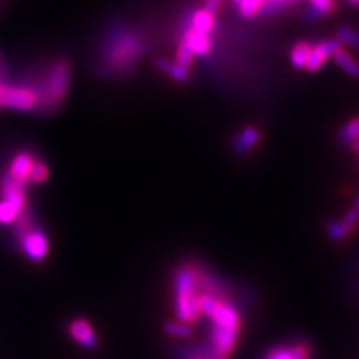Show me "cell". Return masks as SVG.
Segmentation results:
<instances>
[{
	"label": "cell",
	"mask_w": 359,
	"mask_h": 359,
	"mask_svg": "<svg viewBox=\"0 0 359 359\" xmlns=\"http://www.w3.org/2000/svg\"><path fill=\"white\" fill-rule=\"evenodd\" d=\"M311 48H313V42L310 41H300L293 45L289 53V60L292 63V66L295 69L306 68Z\"/></svg>",
	"instance_id": "obj_17"
},
{
	"label": "cell",
	"mask_w": 359,
	"mask_h": 359,
	"mask_svg": "<svg viewBox=\"0 0 359 359\" xmlns=\"http://www.w3.org/2000/svg\"><path fill=\"white\" fill-rule=\"evenodd\" d=\"M309 8L302 12L304 21L317 23L337 11V0H307Z\"/></svg>",
	"instance_id": "obj_13"
},
{
	"label": "cell",
	"mask_w": 359,
	"mask_h": 359,
	"mask_svg": "<svg viewBox=\"0 0 359 359\" xmlns=\"http://www.w3.org/2000/svg\"><path fill=\"white\" fill-rule=\"evenodd\" d=\"M326 232H328L329 238L335 243L343 241V239L347 238V234L344 232V229H343L342 223H340V220H331V222L326 225Z\"/></svg>",
	"instance_id": "obj_26"
},
{
	"label": "cell",
	"mask_w": 359,
	"mask_h": 359,
	"mask_svg": "<svg viewBox=\"0 0 359 359\" xmlns=\"http://www.w3.org/2000/svg\"><path fill=\"white\" fill-rule=\"evenodd\" d=\"M205 2V9L207 11H210L211 14H214L217 17V14L220 12V8H222V3L223 0H204Z\"/></svg>",
	"instance_id": "obj_27"
},
{
	"label": "cell",
	"mask_w": 359,
	"mask_h": 359,
	"mask_svg": "<svg viewBox=\"0 0 359 359\" xmlns=\"http://www.w3.org/2000/svg\"><path fill=\"white\" fill-rule=\"evenodd\" d=\"M68 334L73 342L82 349H86V351H96L99 346L98 334L93 325L84 317L72 319L68 324Z\"/></svg>",
	"instance_id": "obj_7"
},
{
	"label": "cell",
	"mask_w": 359,
	"mask_h": 359,
	"mask_svg": "<svg viewBox=\"0 0 359 359\" xmlns=\"http://www.w3.org/2000/svg\"><path fill=\"white\" fill-rule=\"evenodd\" d=\"M331 59H333L349 77L359 78V62L346 50V47L338 48Z\"/></svg>",
	"instance_id": "obj_16"
},
{
	"label": "cell",
	"mask_w": 359,
	"mask_h": 359,
	"mask_svg": "<svg viewBox=\"0 0 359 359\" xmlns=\"http://www.w3.org/2000/svg\"><path fill=\"white\" fill-rule=\"evenodd\" d=\"M343 45L337 38H329L325 41H320L317 44H313V48L310 53V57L307 60L306 68L304 71H307L310 73L319 72L322 68L325 66L326 62L334 56V53L342 48Z\"/></svg>",
	"instance_id": "obj_8"
},
{
	"label": "cell",
	"mask_w": 359,
	"mask_h": 359,
	"mask_svg": "<svg viewBox=\"0 0 359 359\" xmlns=\"http://www.w3.org/2000/svg\"><path fill=\"white\" fill-rule=\"evenodd\" d=\"M349 3H351L352 6H356V8H359V0H347Z\"/></svg>",
	"instance_id": "obj_30"
},
{
	"label": "cell",
	"mask_w": 359,
	"mask_h": 359,
	"mask_svg": "<svg viewBox=\"0 0 359 359\" xmlns=\"http://www.w3.org/2000/svg\"><path fill=\"white\" fill-rule=\"evenodd\" d=\"M153 64L156 69H158L160 73H163V75H167L172 81L180 82V84L190 81V69L180 66V64L176 62H171L165 57H158L154 59Z\"/></svg>",
	"instance_id": "obj_14"
},
{
	"label": "cell",
	"mask_w": 359,
	"mask_h": 359,
	"mask_svg": "<svg viewBox=\"0 0 359 359\" xmlns=\"http://www.w3.org/2000/svg\"><path fill=\"white\" fill-rule=\"evenodd\" d=\"M352 207H355L356 210H359V193H358V196H356V199H355V202H353V205Z\"/></svg>",
	"instance_id": "obj_31"
},
{
	"label": "cell",
	"mask_w": 359,
	"mask_h": 359,
	"mask_svg": "<svg viewBox=\"0 0 359 359\" xmlns=\"http://www.w3.org/2000/svg\"><path fill=\"white\" fill-rule=\"evenodd\" d=\"M186 18L189 24L202 33L214 36L217 32V18L214 14L207 11L205 8L193 9V11L186 12Z\"/></svg>",
	"instance_id": "obj_12"
},
{
	"label": "cell",
	"mask_w": 359,
	"mask_h": 359,
	"mask_svg": "<svg viewBox=\"0 0 359 359\" xmlns=\"http://www.w3.org/2000/svg\"><path fill=\"white\" fill-rule=\"evenodd\" d=\"M351 150L353 151V153H356V154H359V140H356L352 145H351Z\"/></svg>",
	"instance_id": "obj_29"
},
{
	"label": "cell",
	"mask_w": 359,
	"mask_h": 359,
	"mask_svg": "<svg viewBox=\"0 0 359 359\" xmlns=\"http://www.w3.org/2000/svg\"><path fill=\"white\" fill-rule=\"evenodd\" d=\"M340 223H342V226L344 229V232L347 234V237L351 235L355 231V229L358 228V225H359V210L352 207L344 214L343 220H340Z\"/></svg>",
	"instance_id": "obj_24"
},
{
	"label": "cell",
	"mask_w": 359,
	"mask_h": 359,
	"mask_svg": "<svg viewBox=\"0 0 359 359\" xmlns=\"http://www.w3.org/2000/svg\"><path fill=\"white\" fill-rule=\"evenodd\" d=\"M262 359H311V346L306 340H292L271 347Z\"/></svg>",
	"instance_id": "obj_9"
},
{
	"label": "cell",
	"mask_w": 359,
	"mask_h": 359,
	"mask_svg": "<svg viewBox=\"0 0 359 359\" xmlns=\"http://www.w3.org/2000/svg\"><path fill=\"white\" fill-rule=\"evenodd\" d=\"M165 333H167L168 335L174 337V338H190L193 335V329L189 324H186V322H181V320H177V322H167L163 326Z\"/></svg>",
	"instance_id": "obj_21"
},
{
	"label": "cell",
	"mask_w": 359,
	"mask_h": 359,
	"mask_svg": "<svg viewBox=\"0 0 359 359\" xmlns=\"http://www.w3.org/2000/svg\"><path fill=\"white\" fill-rule=\"evenodd\" d=\"M180 41L187 45L195 57H208L214 48V36L202 33L189 24L186 14H184L180 27Z\"/></svg>",
	"instance_id": "obj_6"
},
{
	"label": "cell",
	"mask_w": 359,
	"mask_h": 359,
	"mask_svg": "<svg viewBox=\"0 0 359 359\" xmlns=\"http://www.w3.org/2000/svg\"><path fill=\"white\" fill-rule=\"evenodd\" d=\"M17 241L20 244L21 250L26 255L27 259H30L35 264L45 261V257L48 256V250H50L48 238L41 228L36 226V223L32 228L27 229L24 234L17 237Z\"/></svg>",
	"instance_id": "obj_5"
},
{
	"label": "cell",
	"mask_w": 359,
	"mask_h": 359,
	"mask_svg": "<svg viewBox=\"0 0 359 359\" xmlns=\"http://www.w3.org/2000/svg\"><path fill=\"white\" fill-rule=\"evenodd\" d=\"M39 95L38 109L44 114H51L68 99L72 82V64L66 57L51 60L47 66L35 72L30 77Z\"/></svg>",
	"instance_id": "obj_2"
},
{
	"label": "cell",
	"mask_w": 359,
	"mask_h": 359,
	"mask_svg": "<svg viewBox=\"0 0 359 359\" xmlns=\"http://www.w3.org/2000/svg\"><path fill=\"white\" fill-rule=\"evenodd\" d=\"M149 44L144 33L127 24L114 23L108 26L99 42L96 71L108 78L131 75L136 64L144 59Z\"/></svg>",
	"instance_id": "obj_1"
},
{
	"label": "cell",
	"mask_w": 359,
	"mask_h": 359,
	"mask_svg": "<svg viewBox=\"0 0 359 359\" xmlns=\"http://www.w3.org/2000/svg\"><path fill=\"white\" fill-rule=\"evenodd\" d=\"M211 359H225V358H220V356H217V358H211Z\"/></svg>",
	"instance_id": "obj_34"
},
{
	"label": "cell",
	"mask_w": 359,
	"mask_h": 359,
	"mask_svg": "<svg viewBox=\"0 0 359 359\" xmlns=\"http://www.w3.org/2000/svg\"><path fill=\"white\" fill-rule=\"evenodd\" d=\"M9 75V66H8V62L3 56V53L0 51V82H5L6 78Z\"/></svg>",
	"instance_id": "obj_28"
},
{
	"label": "cell",
	"mask_w": 359,
	"mask_h": 359,
	"mask_svg": "<svg viewBox=\"0 0 359 359\" xmlns=\"http://www.w3.org/2000/svg\"><path fill=\"white\" fill-rule=\"evenodd\" d=\"M50 177V169H48V165L45 163L44 160H38L36 159L32 172H30V180L33 183H44L47 181Z\"/></svg>",
	"instance_id": "obj_25"
},
{
	"label": "cell",
	"mask_w": 359,
	"mask_h": 359,
	"mask_svg": "<svg viewBox=\"0 0 359 359\" xmlns=\"http://www.w3.org/2000/svg\"><path fill=\"white\" fill-rule=\"evenodd\" d=\"M231 2H232V3H234V5H238V3H239V2H241V0H231Z\"/></svg>",
	"instance_id": "obj_32"
},
{
	"label": "cell",
	"mask_w": 359,
	"mask_h": 359,
	"mask_svg": "<svg viewBox=\"0 0 359 359\" xmlns=\"http://www.w3.org/2000/svg\"><path fill=\"white\" fill-rule=\"evenodd\" d=\"M193 62H195V56H193V53L189 50L186 44L178 39L177 48H176V63H178L180 66L186 68V69H192Z\"/></svg>",
	"instance_id": "obj_23"
},
{
	"label": "cell",
	"mask_w": 359,
	"mask_h": 359,
	"mask_svg": "<svg viewBox=\"0 0 359 359\" xmlns=\"http://www.w3.org/2000/svg\"><path fill=\"white\" fill-rule=\"evenodd\" d=\"M335 38L342 42L343 47H351L359 51V30L353 29L351 26H342L337 29Z\"/></svg>",
	"instance_id": "obj_19"
},
{
	"label": "cell",
	"mask_w": 359,
	"mask_h": 359,
	"mask_svg": "<svg viewBox=\"0 0 359 359\" xmlns=\"http://www.w3.org/2000/svg\"><path fill=\"white\" fill-rule=\"evenodd\" d=\"M36 162L35 154L32 151H20L14 156V159L9 163V171L6 172L9 177L15 181L21 183L26 186V183L30 180V172Z\"/></svg>",
	"instance_id": "obj_11"
},
{
	"label": "cell",
	"mask_w": 359,
	"mask_h": 359,
	"mask_svg": "<svg viewBox=\"0 0 359 359\" xmlns=\"http://www.w3.org/2000/svg\"><path fill=\"white\" fill-rule=\"evenodd\" d=\"M262 140V132L259 127L256 126H246L239 131L231 142V150L238 158L250 154L257 144Z\"/></svg>",
	"instance_id": "obj_10"
},
{
	"label": "cell",
	"mask_w": 359,
	"mask_h": 359,
	"mask_svg": "<svg viewBox=\"0 0 359 359\" xmlns=\"http://www.w3.org/2000/svg\"><path fill=\"white\" fill-rule=\"evenodd\" d=\"M261 8V0H241V2L237 5V11L243 20H253V18L259 17Z\"/></svg>",
	"instance_id": "obj_20"
},
{
	"label": "cell",
	"mask_w": 359,
	"mask_h": 359,
	"mask_svg": "<svg viewBox=\"0 0 359 359\" xmlns=\"http://www.w3.org/2000/svg\"><path fill=\"white\" fill-rule=\"evenodd\" d=\"M174 309L178 320L195 324L201 319L199 289L195 261H184L176 266L172 273Z\"/></svg>",
	"instance_id": "obj_3"
},
{
	"label": "cell",
	"mask_w": 359,
	"mask_h": 359,
	"mask_svg": "<svg viewBox=\"0 0 359 359\" xmlns=\"http://www.w3.org/2000/svg\"><path fill=\"white\" fill-rule=\"evenodd\" d=\"M172 355L177 359H211L219 355L208 343L192 344V346H176L172 349Z\"/></svg>",
	"instance_id": "obj_15"
},
{
	"label": "cell",
	"mask_w": 359,
	"mask_h": 359,
	"mask_svg": "<svg viewBox=\"0 0 359 359\" xmlns=\"http://www.w3.org/2000/svg\"><path fill=\"white\" fill-rule=\"evenodd\" d=\"M356 140H359V116L349 120L337 134V141L344 147H351Z\"/></svg>",
	"instance_id": "obj_18"
},
{
	"label": "cell",
	"mask_w": 359,
	"mask_h": 359,
	"mask_svg": "<svg viewBox=\"0 0 359 359\" xmlns=\"http://www.w3.org/2000/svg\"><path fill=\"white\" fill-rule=\"evenodd\" d=\"M24 210H20L12 202L6 199L0 201V225H11Z\"/></svg>",
	"instance_id": "obj_22"
},
{
	"label": "cell",
	"mask_w": 359,
	"mask_h": 359,
	"mask_svg": "<svg viewBox=\"0 0 359 359\" xmlns=\"http://www.w3.org/2000/svg\"><path fill=\"white\" fill-rule=\"evenodd\" d=\"M2 86H3V82H0V95H2Z\"/></svg>",
	"instance_id": "obj_33"
},
{
	"label": "cell",
	"mask_w": 359,
	"mask_h": 359,
	"mask_svg": "<svg viewBox=\"0 0 359 359\" xmlns=\"http://www.w3.org/2000/svg\"><path fill=\"white\" fill-rule=\"evenodd\" d=\"M38 105L39 95L30 77L21 82H17V84H6V82H3L2 95H0V108L30 113L38 109Z\"/></svg>",
	"instance_id": "obj_4"
}]
</instances>
